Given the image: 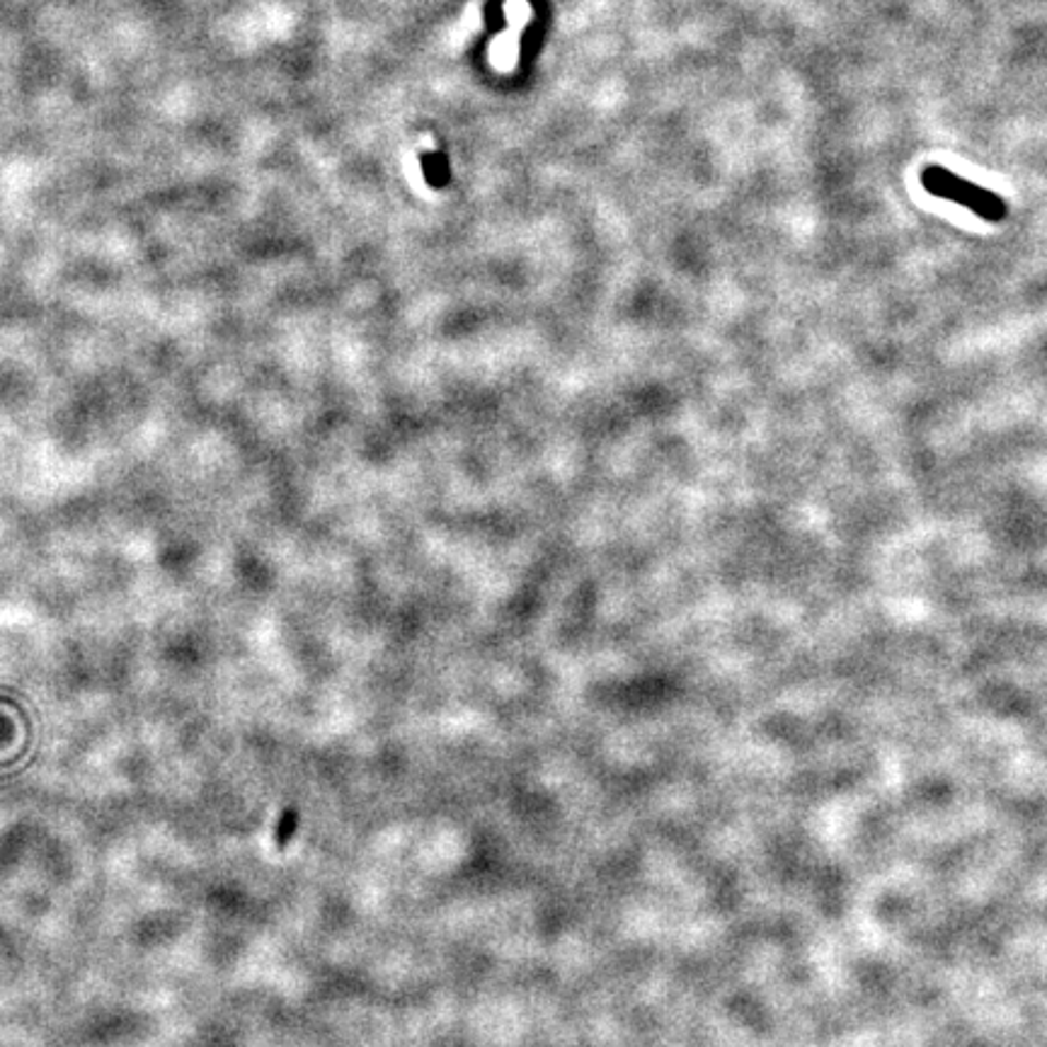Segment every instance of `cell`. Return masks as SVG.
Listing matches in <instances>:
<instances>
[{"label":"cell","instance_id":"6da1fadb","mask_svg":"<svg viewBox=\"0 0 1047 1047\" xmlns=\"http://www.w3.org/2000/svg\"><path fill=\"white\" fill-rule=\"evenodd\" d=\"M922 185L928 194H934V197L953 202V204H958V207H965L973 214H977L979 219H985L989 223H999V221L1007 219V214H1009L1007 202H1003L999 194L979 187L970 180H963L943 166L926 168L922 172Z\"/></svg>","mask_w":1047,"mask_h":1047},{"label":"cell","instance_id":"7a4b0ae2","mask_svg":"<svg viewBox=\"0 0 1047 1047\" xmlns=\"http://www.w3.org/2000/svg\"><path fill=\"white\" fill-rule=\"evenodd\" d=\"M504 15L510 29L495 37L490 47V63L500 73H510L516 66V57H520V35L532 23L534 10L528 5V0H507Z\"/></svg>","mask_w":1047,"mask_h":1047},{"label":"cell","instance_id":"3957f363","mask_svg":"<svg viewBox=\"0 0 1047 1047\" xmlns=\"http://www.w3.org/2000/svg\"><path fill=\"white\" fill-rule=\"evenodd\" d=\"M294 825H296V813H294V809H287L284 817H282V825H279V829H277L279 844H287V839L294 835Z\"/></svg>","mask_w":1047,"mask_h":1047}]
</instances>
